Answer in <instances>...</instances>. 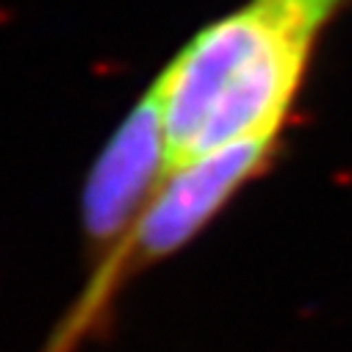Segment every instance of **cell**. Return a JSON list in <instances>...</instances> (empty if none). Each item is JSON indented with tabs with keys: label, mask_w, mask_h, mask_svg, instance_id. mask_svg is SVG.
<instances>
[{
	"label": "cell",
	"mask_w": 352,
	"mask_h": 352,
	"mask_svg": "<svg viewBox=\"0 0 352 352\" xmlns=\"http://www.w3.org/2000/svg\"><path fill=\"white\" fill-rule=\"evenodd\" d=\"M344 0H250L206 25L158 75L169 169L244 136L278 133L322 25Z\"/></svg>",
	"instance_id": "6da1fadb"
},
{
	"label": "cell",
	"mask_w": 352,
	"mask_h": 352,
	"mask_svg": "<svg viewBox=\"0 0 352 352\" xmlns=\"http://www.w3.org/2000/svg\"><path fill=\"white\" fill-rule=\"evenodd\" d=\"M275 139L278 133L244 136L172 166L136 219L133 252L155 261L189 244L252 175L261 172Z\"/></svg>",
	"instance_id": "7a4b0ae2"
},
{
	"label": "cell",
	"mask_w": 352,
	"mask_h": 352,
	"mask_svg": "<svg viewBox=\"0 0 352 352\" xmlns=\"http://www.w3.org/2000/svg\"><path fill=\"white\" fill-rule=\"evenodd\" d=\"M169 172L164 111L155 89L131 109L117 133L98 155L83 186L80 214L86 236L111 241L142 214Z\"/></svg>",
	"instance_id": "3957f363"
}]
</instances>
